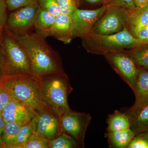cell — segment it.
Returning a JSON list of instances; mask_svg holds the SVG:
<instances>
[{
	"label": "cell",
	"mask_w": 148,
	"mask_h": 148,
	"mask_svg": "<svg viewBox=\"0 0 148 148\" xmlns=\"http://www.w3.org/2000/svg\"><path fill=\"white\" fill-rule=\"evenodd\" d=\"M12 34L27 52L32 74L41 77L64 72L59 53L48 43L45 38L36 32L23 35Z\"/></svg>",
	"instance_id": "obj_1"
},
{
	"label": "cell",
	"mask_w": 148,
	"mask_h": 148,
	"mask_svg": "<svg viewBox=\"0 0 148 148\" xmlns=\"http://www.w3.org/2000/svg\"><path fill=\"white\" fill-rule=\"evenodd\" d=\"M40 89L43 103L58 116L71 110L68 101L73 88L65 72L40 77Z\"/></svg>",
	"instance_id": "obj_2"
},
{
	"label": "cell",
	"mask_w": 148,
	"mask_h": 148,
	"mask_svg": "<svg viewBox=\"0 0 148 148\" xmlns=\"http://www.w3.org/2000/svg\"><path fill=\"white\" fill-rule=\"evenodd\" d=\"M0 84L11 98L36 111L45 106L40 95V77L34 74L5 76L0 80Z\"/></svg>",
	"instance_id": "obj_3"
},
{
	"label": "cell",
	"mask_w": 148,
	"mask_h": 148,
	"mask_svg": "<svg viewBox=\"0 0 148 148\" xmlns=\"http://www.w3.org/2000/svg\"><path fill=\"white\" fill-rule=\"evenodd\" d=\"M82 45L88 53L104 56L111 51L132 49L140 45L139 41L127 29L110 35L91 33L81 38Z\"/></svg>",
	"instance_id": "obj_4"
},
{
	"label": "cell",
	"mask_w": 148,
	"mask_h": 148,
	"mask_svg": "<svg viewBox=\"0 0 148 148\" xmlns=\"http://www.w3.org/2000/svg\"><path fill=\"white\" fill-rule=\"evenodd\" d=\"M5 76L32 74L27 52L13 34L5 29L1 37Z\"/></svg>",
	"instance_id": "obj_5"
},
{
	"label": "cell",
	"mask_w": 148,
	"mask_h": 148,
	"mask_svg": "<svg viewBox=\"0 0 148 148\" xmlns=\"http://www.w3.org/2000/svg\"><path fill=\"white\" fill-rule=\"evenodd\" d=\"M132 11L127 9L107 6L106 10L92 28L91 33L100 35H110L122 32Z\"/></svg>",
	"instance_id": "obj_6"
},
{
	"label": "cell",
	"mask_w": 148,
	"mask_h": 148,
	"mask_svg": "<svg viewBox=\"0 0 148 148\" xmlns=\"http://www.w3.org/2000/svg\"><path fill=\"white\" fill-rule=\"evenodd\" d=\"M104 56L112 69L134 91L140 69L127 51H111Z\"/></svg>",
	"instance_id": "obj_7"
},
{
	"label": "cell",
	"mask_w": 148,
	"mask_h": 148,
	"mask_svg": "<svg viewBox=\"0 0 148 148\" xmlns=\"http://www.w3.org/2000/svg\"><path fill=\"white\" fill-rule=\"evenodd\" d=\"M59 119L62 133L70 135L84 148L86 132L92 120L90 114L71 110Z\"/></svg>",
	"instance_id": "obj_8"
},
{
	"label": "cell",
	"mask_w": 148,
	"mask_h": 148,
	"mask_svg": "<svg viewBox=\"0 0 148 148\" xmlns=\"http://www.w3.org/2000/svg\"><path fill=\"white\" fill-rule=\"evenodd\" d=\"M37 3L21 8L8 15L5 29L14 34L23 35L32 32L35 14L38 8Z\"/></svg>",
	"instance_id": "obj_9"
},
{
	"label": "cell",
	"mask_w": 148,
	"mask_h": 148,
	"mask_svg": "<svg viewBox=\"0 0 148 148\" xmlns=\"http://www.w3.org/2000/svg\"><path fill=\"white\" fill-rule=\"evenodd\" d=\"M107 8L103 5L95 9L78 8L71 16L73 24V38H84L90 35L92 28Z\"/></svg>",
	"instance_id": "obj_10"
},
{
	"label": "cell",
	"mask_w": 148,
	"mask_h": 148,
	"mask_svg": "<svg viewBox=\"0 0 148 148\" xmlns=\"http://www.w3.org/2000/svg\"><path fill=\"white\" fill-rule=\"evenodd\" d=\"M36 111L38 121L36 132L52 141L62 133L59 116L46 106Z\"/></svg>",
	"instance_id": "obj_11"
},
{
	"label": "cell",
	"mask_w": 148,
	"mask_h": 148,
	"mask_svg": "<svg viewBox=\"0 0 148 148\" xmlns=\"http://www.w3.org/2000/svg\"><path fill=\"white\" fill-rule=\"evenodd\" d=\"M1 114L5 123H15L23 125L36 115V111L28 105L10 98Z\"/></svg>",
	"instance_id": "obj_12"
},
{
	"label": "cell",
	"mask_w": 148,
	"mask_h": 148,
	"mask_svg": "<svg viewBox=\"0 0 148 148\" xmlns=\"http://www.w3.org/2000/svg\"><path fill=\"white\" fill-rule=\"evenodd\" d=\"M65 44L70 43L73 38V24L70 15L61 13L56 16L55 22L47 34Z\"/></svg>",
	"instance_id": "obj_13"
},
{
	"label": "cell",
	"mask_w": 148,
	"mask_h": 148,
	"mask_svg": "<svg viewBox=\"0 0 148 148\" xmlns=\"http://www.w3.org/2000/svg\"><path fill=\"white\" fill-rule=\"evenodd\" d=\"M124 112L129 118L130 129L135 135L148 131V102L135 110Z\"/></svg>",
	"instance_id": "obj_14"
},
{
	"label": "cell",
	"mask_w": 148,
	"mask_h": 148,
	"mask_svg": "<svg viewBox=\"0 0 148 148\" xmlns=\"http://www.w3.org/2000/svg\"><path fill=\"white\" fill-rule=\"evenodd\" d=\"M135 100L132 107L127 109L132 110L148 102V71L140 69L134 91Z\"/></svg>",
	"instance_id": "obj_15"
},
{
	"label": "cell",
	"mask_w": 148,
	"mask_h": 148,
	"mask_svg": "<svg viewBox=\"0 0 148 148\" xmlns=\"http://www.w3.org/2000/svg\"><path fill=\"white\" fill-rule=\"evenodd\" d=\"M148 26V4L132 12L126 28L136 38L140 30Z\"/></svg>",
	"instance_id": "obj_16"
},
{
	"label": "cell",
	"mask_w": 148,
	"mask_h": 148,
	"mask_svg": "<svg viewBox=\"0 0 148 148\" xmlns=\"http://www.w3.org/2000/svg\"><path fill=\"white\" fill-rule=\"evenodd\" d=\"M56 16L38 6L34 20L36 33L41 36L47 38V34L55 22Z\"/></svg>",
	"instance_id": "obj_17"
},
{
	"label": "cell",
	"mask_w": 148,
	"mask_h": 148,
	"mask_svg": "<svg viewBox=\"0 0 148 148\" xmlns=\"http://www.w3.org/2000/svg\"><path fill=\"white\" fill-rule=\"evenodd\" d=\"M135 135L130 128L105 134L109 147L113 148H127Z\"/></svg>",
	"instance_id": "obj_18"
},
{
	"label": "cell",
	"mask_w": 148,
	"mask_h": 148,
	"mask_svg": "<svg viewBox=\"0 0 148 148\" xmlns=\"http://www.w3.org/2000/svg\"><path fill=\"white\" fill-rule=\"evenodd\" d=\"M107 132H115L130 128L129 118L124 112L115 110L107 119Z\"/></svg>",
	"instance_id": "obj_19"
},
{
	"label": "cell",
	"mask_w": 148,
	"mask_h": 148,
	"mask_svg": "<svg viewBox=\"0 0 148 148\" xmlns=\"http://www.w3.org/2000/svg\"><path fill=\"white\" fill-rule=\"evenodd\" d=\"M139 69L148 71V44H142L126 50Z\"/></svg>",
	"instance_id": "obj_20"
},
{
	"label": "cell",
	"mask_w": 148,
	"mask_h": 148,
	"mask_svg": "<svg viewBox=\"0 0 148 148\" xmlns=\"http://www.w3.org/2000/svg\"><path fill=\"white\" fill-rule=\"evenodd\" d=\"M38 117L36 116L28 123L22 125L16 140L11 148H21V146L36 132Z\"/></svg>",
	"instance_id": "obj_21"
},
{
	"label": "cell",
	"mask_w": 148,
	"mask_h": 148,
	"mask_svg": "<svg viewBox=\"0 0 148 148\" xmlns=\"http://www.w3.org/2000/svg\"><path fill=\"white\" fill-rule=\"evenodd\" d=\"M21 126V125L15 123H5L2 136L3 148H11L16 140Z\"/></svg>",
	"instance_id": "obj_22"
},
{
	"label": "cell",
	"mask_w": 148,
	"mask_h": 148,
	"mask_svg": "<svg viewBox=\"0 0 148 148\" xmlns=\"http://www.w3.org/2000/svg\"><path fill=\"white\" fill-rule=\"evenodd\" d=\"M49 148H82L79 143L68 134L62 133L54 140L49 141Z\"/></svg>",
	"instance_id": "obj_23"
},
{
	"label": "cell",
	"mask_w": 148,
	"mask_h": 148,
	"mask_svg": "<svg viewBox=\"0 0 148 148\" xmlns=\"http://www.w3.org/2000/svg\"><path fill=\"white\" fill-rule=\"evenodd\" d=\"M21 148H49V141L35 132L22 145Z\"/></svg>",
	"instance_id": "obj_24"
},
{
	"label": "cell",
	"mask_w": 148,
	"mask_h": 148,
	"mask_svg": "<svg viewBox=\"0 0 148 148\" xmlns=\"http://www.w3.org/2000/svg\"><path fill=\"white\" fill-rule=\"evenodd\" d=\"M61 13L71 16L75 10L79 8V0H56Z\"/></svg>",
	"instance_id": "obj_25"
},
{
	"label": "cell",
	"mask_w": 148,
	"mask_h": 148,
	"mask_svg": "<svg viewBox=\"0 0 148 148\" xmlns=\"http://www.w3.org/2000/svg\"><path fill=\"white\" fill-rule=\"evenodd\" d=\"M36 2L40 7L56 16L61 13L56 0H36Z\"/></svg>",
	"instance_id": "obj_26"
},
{
	"label": "cell",
	"mask_w": 148,
	"mask_h": 148,
	"mask_svg": "<svg viewBox=\"0 0 148 148\" xmlns=\"http://www.w3.org/2000/svg\"><path fill=\"white\" fill-rule=\"evenodd\" d=\"M127 148H148V131L135 135Z\"/></svg>",
	"instance_id": "obj_27"
},
{
	"label": "cell",
	"mask_w": 148,
	"mask_h": 148,
	"mask_svg": "<svg viewBox=\"0 0 148 148\" xmlns=\"http://www.w3.org/2000/svg\"><path fill=\"white\" fill-rule=\"evenodd\" d=\"M8 10L10 11L16 10L37 3L36 0H6Z\"/></svg>",
	"instance_id": "obj_28"
},
{
	"label": "cell",
	"mask_w": 148,
	"mask_h": 148,
	"mask_svg": "<svg viewBox=\"0 0 148 148\" xmlns=\"http://www.w3.org/2000/svg\"><path fill=\"white\" fill-rule=\"evenodd\" d=\"M104 5L120 7L127 9L132 12L136 9L134 0H107Z\"/></svg>",
	"instance_id": "obj_29"
},
{
	"label": "cell",
	"mask_w": 148,
	"mask_h": 148,
	"mask_svg": "<svg viewBox=\"0 0 148 148\" xmlns=\"http://www.w3.org/2000/svg\"><path fill=\"white\" fill-rule=\"evenodd\" d=\"M7 7L5 1H0V38H1L5 29L6 23L8 15Z\"/></svg>",
	"instance_id": "obj_30"
},
{
	"label": "cell",
	"mask_w": 148,
	"mask_h": 148,
	"mask_svg": "<svg viewBox=\"0 0 148 148\" xmlns=\"http://www.w3.org/2000/svg\"><path fill=\"white\" fill-rule=\"evenodd\" d=\"M10 98L6 91L0 84V113H1Z\"/></svg>",
	"instance_id": "obj_31"
},
{
	"label": "cell",
	"mask_w": 148,
	"mask_h": 148,
	"mask_svg": "<svg viewBox=\"0 0 148 148\" xmlns=\"http://www.w3.org/2000/svg\"><path fill=\"white\" fill-rule=\"evenodd\" d=\"M136 38L140 45L148 44V26L140 30Z\"/></svg>",
	"instance_id": "obj_32"
},
{
	"label": "cell",
	"mask_w": 148,
	"mask_h": 148,
	"mask_svg": "<svg viewBox=\"0 0 148 148\" xmlns=\"http://www.w3.org/2000/svg\"><path fill=\"white\" fill-rule=\"evenodd\" d=\"M3 52L1 38H0V80L5 76Z\"/></svg>",
	"instance_id": "obj_33"
},
{
	"label": "cell",
	"mask_w": 148,
	"mask_h": 148,
	"mask_svg": "<svg viewBox=\"0 0 148 148\" xmlns=\"http://www.w3.org/2000/svg\"><path fill=\"white\" fill-rule=\"evenodd\" d=\"M107 0H79V3L83 1L85 3L91 5L105 4Z\"/></svg>",
	"instance_id": "obj_34"
},
{
	"label": "cell",
	"mask_w": 148,
	"mask_h": 148,
	"mask_svg": "<svg viewBox=\"0 0 148 148\" xmlns=\"http://www.w3.org/2000/svg\"><path fill=\"white\" fill-rule=\"evenodd\" d=\"M5 122L3 119L1 114L0 113V143L2 144V136L4 130Z\"/></svg>",
	"instance_id": "obj_35"
},
{
	"label": "cell",
	"mask_w": 148,
	"mask_h": 148,
	"mask_svg": "<svg viewBox=\"0 0 148 148\" xmlns=\"http://www.w3.org/2000/svg\"><path fill=\"white\" fill-rule=\"evenodd\" d=\"M136 9L140 8L147 4V0H134Z\"/></svg>",
	"instance_id": "obj_36"
},
{
	"label": "cell",
	"mask_w": 148,
	"mask_h": 148,
	"mask_svg": "<svg viewBox=\"0 0 148 148\" xmlns=\"http://www.w3.org/2000/svg\"><path fill=\"white\" fill-rule=\"evenodd\" d=\"M0 148H3L2 145L1 143H0Z\"/></svg>",
	"instance_id": "obj_37"
},
{
	"label": "cell",
	"mask_w": 148,
	"mask_h": 148,
	"mask_svg": "<svg viewBox=\"0 0 148 148\" xmlns=\"http://www.w3.org/2000/svg\"><path fill=\"white\" fill-rule=\"evenodd\" d=\"M6 0H0V1H5Z\"/></svg>",
	"instance_id": "obj_38"
},
{
	"label": "cell",
	"mask_w": 148,
	"mask_h": 148,
	"mask_svg": "<svg viewBox=\"0 0 148 148\" xmlns=\"http://www.w3.org/2000/svg\"><path fill=\"white\" fill-rule=\"evenodd\" d=\"M147 4H148V0H147Z\"/></svg>",
	"instance_id": "obj_39"
}]
</instances>
